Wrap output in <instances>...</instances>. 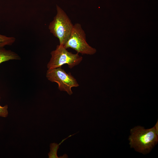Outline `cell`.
<instances>
[{"instance_id": "obj_3", "label": "cell", "mask_w": 158, "mask_h": 158, "mask_svg": "<svg viewBox=\"0 0 158 158\" xmlns=\"http://www.w3.org/2000/svg\"><path fill=\"white\" fill-rule=\"evenodd\" d=\"M51 57L47 65V68L50 69L61 67L67 64L68 67L72 68L79 64L83 60L79 53L74 54L69 52L63 46L59 45L56 49L52 51Z\"/></svg>"}, {"instance_id": "obj_10", "label": "cell", "mask_w": 158, "mask_h": 158, "mask_svg": "<svg viewBox=\"0 0 158 158\" xmlns=\"http://www.w3.org/2000/svg\"><path fill=\"white\" fill-rule=\"evenodd\" d=\"M157 135L158 136V120L154 126Z\"/></svg>"}, {"instance_id": "obj_7", "label": "cell", "mask_w": 158, "mask_h": 158, "mask_svg": "<svg viewBox=\"0 0 158 158\" xmlns=\"http://www.w3.org/2000/svg\"><path fill=\"white\" fill-rule=\"evenodd\" d=\"M76 133L73 134L72 135H71L68 136L66 138L63 139L59 144L56 143H51L50 145V151L48 153L49 158H68L67 155L66 154H64L63 156L59 157L57 155V151L58 148H59V145H60L66 139L68 138L73 136Z\"/></svg>"}, {"instance_id": "obj_6", "label": "cell", "mask_w": 158, "mask_h": 158, "mask_svg": "<svg viewBox=\"0 0 158 158\" xmlns=\"http://www.w3.org/2000/svg\"><path fill=\"white\" fill-rule=\"evenodd\" d=\"M20 57L16 53L10 50L0 48V64L11 60H20Z\"/></svg>"}, {"instance_id": "obj_9", "label": "cell", "mask_w": 158, "mask_h": 158, "mask_svg": "<svg viewBox=\"0 0 158 158\" xmlns=\"http://www.w3.org/2000/svg\"><path fill=\"white\" fill-rule=\"evenodd\" d=\"M8 105H6L4 107L0 105V117H6L8 115Z\"/></svg>"}, {"instance_id": "obj_11", "label": "cell", "mask_w": 158, "mask_h": 158, "mask_svg": "<svg viewBox=\"0 0 158 158\" xmlns=\"http://www.w3.org/2000/svg\"></svg>"}, {"instance_id": "obj_5", "label": "cell", "mask_w": 158, "mask_h": 158, "mask_svg": "<svg viewBox=\"0 0 158 158\" xmlns=\"http://www.w3.org/2000/svg\"><path fill=\"white\" fill-rule=\"evenodd\" d=\"M46 76L50 81L58 84L60 90L65 91L70 95L73 93L72 88L79 86L76 80L71 73H67L61 67L48 69Z\"/></svg>"}, {"instance_id": "obj_8", "label": "cell", "mask_w": 158, "mask_h": 158, "mask_svg": "<svg viewBox=\"0 0 158 158\" xmlns=\"http://www.w3.org/2000/svg\"><path fill=\"white\" fill-rule=\"evenodd\" d=\"M16 39L13 37H7L0 34V48L6 45H11L15 41Z\"/></svg>"}, {"instance_id": "obj_4", "label": "cell", "mask_w": 158, "mask_h": 158, "mask_svg": "<svg viewBox=\"0 0 158 158\" xmlns=\"http://www.w3.org/2000/svg\"><path fill=\"white\" fill-rule=\"evenodd\" d=\"M63 47L66 49L71 48L82 54L93 55L96 52L87 42L85 32L78 23L73 25L70 37Z\"/></svg>"}, {"instance_id": "obj_2", "label": "cell", "mask_w": 158, "mask_h": 158, "mask_svg": "<svg viewBox=\"0 0 158 158\" xmlns=\"http://www.w3.org/2000/svg\"><path fill=\"white\" fill-rule=\"evenodd\" d=\"M57 13L50 23L49 29L59 40V44L63 46L68 39L73 25L64 11L56 5Z\"/></svg>"}, {"instance_id": "obj_1", "label": "cell", "mask_w": 158, "mask_h": 158, "mask_svg": "<svg viewBox=\"0 0 158 158\" xmlns=\"http://www.w3.org/2000/svg\"><path fill=\"white\" fill-rule=\"evenodd\" d=\"M130 133L129 138L130 147L144 154L149 152L158 141L154 126L147 129L136 126L131 129Z\"/></svg>"}]
</instances>
